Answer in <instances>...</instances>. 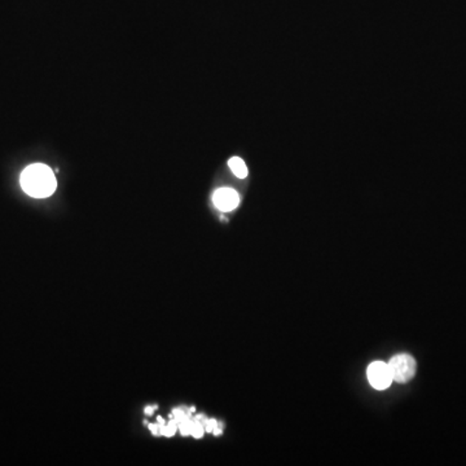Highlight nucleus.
<instances>
[{"label":"nucleus","instance_id":"obj_2","mask_svg":"<svg viewBox=\"0 0 466 466\" xmlns=\"http://www.w3.org/2000/svg\"><path fill=\"white\" fill-rule=\"evenodd\" d=\"M389 368L395 382L407 383L416 376L417 363L411 355L400 354L390 360Z\"/></svg>","mask_w":466,"mask_h":466},{"label":"nucleus","instance_id":"obj_5","mask_svg":"<svg viewBox=\"0 0 466 466\" xmlns=\"http://www.w3.org/2000/svg\"><path fill=\"white\" fill-rule=\"evenodd\" d=\"M229 169L232 170L233 174L240 179H245L248 176V167H246L245 162L241 160L240 157H232L229 162Z\"/></svg>","mask_w":466,"mask_h":466},{"label":"nucleus","instance_id":"obj_1","mask_svg":"<svg viewBox=\"0 0 466 466\" xmlns=\"http://www.w3.org/2000/svg\"><path fill=\"white\" fill-rule=\"evenodd\" d=\"M56 186H58V181H56L55 174L45 165H31L21 174L22 189L31 197H48L55 192Z\"/></svg>","mask_w":466,"mask_h":466},{"label":"nucleus","instance_id":"obj_3","mask_svg":"<svg viewBox=\"0 0 466 466\" xmlns=\"http://www.w3.org/2000/svg\"><path fill=\"white\" fill-rule=\"evenodd\" d=\"M366 376H368L369 383L374 386L376 390H385L393 382V377H391L390 368L389 365L383 362H374L368 366L366 371Z\"/></svg>","mask_w":466,"mask_h":466},{"label":"nucleus","instance_id":"obj_4","mask_svg":"<svg viewBox=\"0 0 466 466\" xmlns=\"http://www.w3.org/2000/svg\"><path fill=\"white\" fill-rule=\"evenodd\" d=\"M215 206L221 212H232L240 204V196L232 189H221L213 196Z\"/></svg>","mask_w":466,"mask_h":466}]
</instances>
